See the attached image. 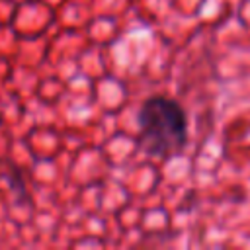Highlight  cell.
<instances>
[{
	"mask_svg": "<svg viewBox=\"0 0 250 250\" xmlns=\"http://www.w3.org/2000/svg\"><path fill=\"white\" fill-rule=\"evenodd\" d=\"M137 146L154 158L168 160L180 154L188 143V115L184 107L166 96H150L139 115Z\"/></svg>",
	"mask_w": 250,
	"mask_h": 250,
	"instance_id": "cell-1",
	"label": "cell"
}]
</instances>
